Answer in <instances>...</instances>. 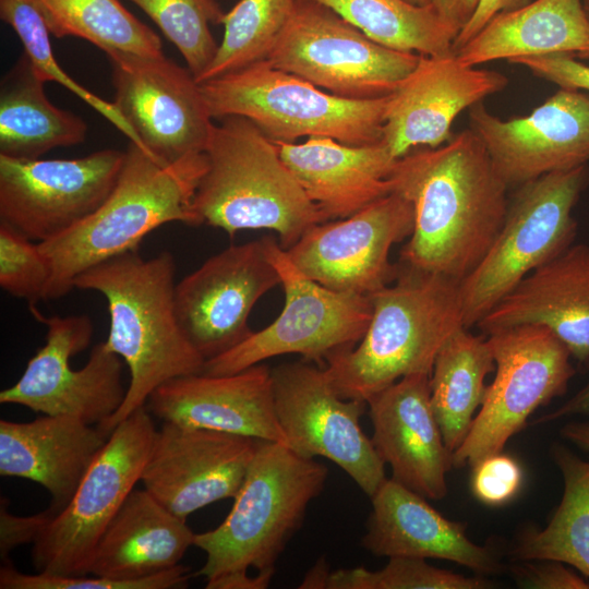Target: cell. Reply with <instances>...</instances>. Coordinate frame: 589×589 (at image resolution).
I'll use <instances>...</instances> for the list:
<instances>
[{"label":"cell","instance_id":"1","mask_svg":"<svg viewBox=\"0 0 589 589\" xmlns=\"http://www.w3.org/2000/svg\"><path fill=\"white\" fill-rule=\"evenodd\" d=\"M393 190L413 207L400 264L461 281L484 257L508 209V185L483 143L464 130L436 147L398 158Z\"/></svg>","mask_w":589,"mask_h":589},{"label":"cell","instance_id":"2","mask_svg":"<svg viewBox=\"0 0 589 589\" xmlns=\"http://www.w3.org/2000/svg\"><path fill=\"white\" fill-rule=\"evenodd\" d=\"M176 264L169 251L143 259L137 250L104 261L73 281L81 290L101 293L108 304L105 344L130 371L121 407L96 426L107 436L151 394L175 377L201 373L205 359L183 333L175 306Z\"/></svg>","mask_w":589,"mask_h":589},{"label":"cell","instance_id":"3","mask_svg":"<svg viewBox=\"0 0 589 589\" xmlns=\"http://www.w3.org/2000/svg\"><path fill=\"white\" fill-rule=\"evenodd\" d=\"M206 167L204 153L167 164L130 141L104 203L71 229L38 242L51 269L44 300L67 296L80 274L137 250L149 232L165 224L200 226L193 199Z\"/></svg>","mask_w":589,"mask_h":589},{"label":"cell","instance_id":"4","mask_svg":"<svg viewBox=\"0 0 589 589\" xmlns=\"http://www.w3.org/2000/svg\"><path fill=\"white\" fill-rule=\"evenodd\" d=\"M394 281L369 296L372 316L358 345L326 362L344 398L366 401L404 376L431 375L441 348L465 327L460 281L402 264Z\"/></svg>","mask_w":589,"mask_h":589},{"label":"cell","instance_id":"5","mask_svg":"<svg viewBox=\"0 0 589 589\" xmlns=\"http://www.w3.org/2000/svg\"><path fill=\"white\" fill-rule=\"evenodd\" d=\"M204 154L207 167L193 199L201 225L230 237L239 230L268 229L288 250L311 227L327 221L284 163L278 145L251 120L218 119Z\"/></svg>","mask_w":589,"mask_h":589},{"label":"cell","instance_id":"6","mask_svg":"<svg viewBox=\"0 0 589 589\" xmlns=\"http://www.w3.org/2000/svg\"><path fill=\"white\" fill-rule=\"evenodd\" d=\"M327 477V467L314 458L261 440L228 516L215 529L195 533L194 545L206 554L197 575L209 580L249 568L276 570Z\"/></svg>","mask_w":589,"mask_h":589},{"label":"cell","instance_id":"7","mask_svg":"<svg viewBox=\"0 0 589 589\" xmlns=\"http://www.w3.org/2000/svg\"><path fill=\"white\" fill-rule=\"evenodd\" d=\"M200 85L213 120L244 117L274 143L321 136L369 145L383 139L388 96L339 97L266 59Z\"/></svg>","mask_w":589,"mask_h":589},{"label":"cell","instance_id":"8","mask_svg":"<svg viewBox=\"0 0 589 589\" xmlns=\"http://www.w3.org/2000/svg\"><path fill=\"white\" fill-rule=\"evenodd\" d=\"M588 183L585 165L518 187L491 248L459 283L465 327L477 325L527 275L573 244V209Z\"/></svg>","mask_w":589,"mask_h":589},{"label":"cell","instance_id":"9","mask_svg":"<svg viewBox=\"0 0 589 589\" xmlns=\"http://www.w3.org/2000/svg\"><path fill=\"white\" fill-rule=\"evenodd\" d=\"M265 238L267 255L284 289V308L267 327L206 360L201 373L231 374L287 353H298L306 362L326 363L352 349L366 332L372 316L369 296L320 285L291 262L274 237Z\"/></svg>","mask_w":589,"mask_h":589},{"label":"cell","instance_id":"10","mask_svg":"<svg viewBox=\"0 0 589 589\" xmlns=\"http://www.w3.org/2000/svg\"><path fill=\"white\" fill-rule=\"evenodd\" d=\"M156 431L144 406L110 432L71 500L51 515L35 541L32 558L37 572L88 575L101 534L141 481Z\"/></svg>","mask_w":589,"mask_h":589},{"label":"cell","instance_id":"11","mask_svg":"<svg viewBox=\"0 0 589 589\" xmlns=\"http://www.w3.org/2000/svg\"><path fill=\"white\" fill-rule=\"evenodd\" d=\"M419 58L373 41L320 3L297 0L266 60L333 95L371 99L390 95Z\"/></svg>","mask_w":589,"mask_h":589},{"label":"cell","instance_id":"12","mask_svg":"<svg viewBox=\"0 0 589 589\" xmlns=\"http://www.w3.org/2000/svg\"><path fill=\"white\" fill-rule=\"evenodd\" d=\"M486 337L495 376L467 437L453 453V467H472L503 452L538 407L566 392L576 372L567 347L544 326L518 325Z\"/></svg>","mask_w":589,"mask_h":589},{"label":"cell","instance_id":"13","mask_svg":"<svg viewBox=\"0 0 589 589\" xmlns=\"http://www.w3.org/2000/svg\"><path fill=\"white\" fill-rule=\"evenodd\" d=\"M29 311L46 326V342L29 359L20 380L0 392V402L48 416H69L88 424L110 418L127 395L123 360L101 341L93 347L83 368L72 370L71 357L92 341V320L87 315L47 317L35 305H29Z\"/></svg>","mask_w":589,"mask_h":589},{"label":"cell","instance_id":"14","mask_svg":"<svg viewBox=\"0 0 589 589\" xmlns=\"http://www.w3.org/2000/svg\"><path fill=\"white\" fill-rule=\"evenodd\" d=\"M272 385L288 447L303 457L329 459L372 497L387 478L385 464L360 425L366 401L339 396L325 369L306 361L273 368Z\"/></svg>","mask_w":589,"mask_h":589},{"label":"cell","instance_id":"15","mask_svg":"<svg viewBox=\"0 0 589 589\" xmlns=\"http://www.w3.org/2000/svg\"><path fill=\"white\" fill-rule=\"evenodd\" d=\"M113 105L133 130L137 145L172 164L204 153L213 118L201 85L188 68L163 56L107 55Z\"/></svg>","mask_w":589,"mask_h":589},{"label":"cell","instance_id":"16","mask_svg":"<svg viewBox=\"0 0 589 589\" xmlns=\"http://www.w3.org/2000/svg\"><path fill=\"white\" fill-rule=\"evenodd\" d=\"M123 158L111 148L71 159L0 155V223L38 242L63 233L108 197Z\"/></svg>","mask_w":589,"mask_h":589},{"label":"cell","instance_id":"17","mask_svg":"<svg viewBox=\"0 0 589 589\" xmlns=\"http://www.w3.org/2000/svg\"><path fill=\"white\" fill-rule=\"evenodd\" d=\"M413 224L411 203L393 191L349 217L314 225L286 252L320 285L370 296L395 280L389 252L411 236Z\"/></svg>","mask_w":589,"mask_h":589},{"label":"cell","instance_id":"18","mask_svg":"<svg viewBox=\"0 0 589 589\" xmlns=\"http://www.w3.org/2000/svg\"><path fill=\"white\" fill-rule=\"evenodd\" d=\"M278 285L265 237L230 245L176 284L178 322L206 361L252 334L248 322L253 306Z\"/></svg>","mask_w":589,"mask_h":589},{"label":"cell","instance_id":"19","mask_svg":"<svg viewBox=\"0 0 589 589\" xmlns=\"http://www.w3.org/2000/svg\"><path fill=\"white\" fill-rule=\"evenodd\" d=\"M469 129L509 187L589 161V93L563 88L527 116L503 120L483 103L468 109Z\"/></svg>","mask_w":589,"mask_h":589},{"label":"cell","instance_id":"20","mask_svg":"<svg viewBox=\"0 0 589 589\" xmlns=\"http://www.w3.org/2000/svg\"><path fill=\"white\" fill-rule=\"evenodd\" d=\"M259 438L164 422L141 476L144 489L180 518L235 498Z\"/></svg>","mask_w":589,"mask_h":589},{"label":"cell","instance_id":"21","mask_svg":"<svg viewBox=\"0 0 589 589\" xmlns=\"http://www.w3.org/2000/svg\"><path fill=\"white\" fill-rule=\"evenodd\" d=\"M507 77L461 63L455 53L421 56L388 95L382 141L398 159L417 147L436 148L453 136L457 116L503 91Z\"/></svg>","mask_w":589,"mask_h":589},{"label":"cell","instance_id":"22","mask_svg":"<svg viewBox=\"0 0 589 589\" xmlns=\"http://www.w3.org/2000/svg\"><path fill=\"white\" fill-rule=\"evenodd\" d=\"M146 408L164 422L288 446L275 412L272 369L263 362L231 374L175 377L151 394Z\"/></svg>","mask_w":589,"mask_h":589},{"label":"cell","instance_id":"23","mask_svg":"<svg viewBox=\"0 0 589 589\" xmlns=\"http://www.w3.org/2000/svg\"><path fill=\"white\" fill-rule=\"evenodd\" d=\"M430 374H411L368 400L371 441L392 479L426 500L447 494L453 454L446 447L431 405Z\"/></svg>","mask_w":589,"mask_h":589},{"label":"cell","instance_id":"24","mask_svg":"<svg viewBox=\"0 0 589 589\" xmlns=\"http://www.w3.org/2000/svg\"><path fill=\"white\" fill-rule=\"evenodd\" d=\"M370 498L372 509L361 543L372 554L446 560L481 576L502 570L490 548L467 537L465 522L447 519L425 497L394 479H386Z\"/></svg>","mask_w":589,"mask_h":589},{"label":"cell","instance_id":"25","mask_svg":"<svg viewBox=\"0 0 589 589\" xmlns=\"http://www.w3.org/2000/svg\"><path fill=\"white\" fill-rule=\"evenodd\" d=\"M518 325L549 328L589 362V245L572 244L532 271L477 324L485 335Z\"/></svg>","mask_w":589,"mask_h":589},{"label":"cell","instance_id":"26","mask_svg":"<svg viewBox=\"0 0 589 589\" xmlns=\"http://www.w3.org/2000/svg\"><path fill=\"white\" fill-rule=\"evenodd\" d=\"M280 156L327 220L353 215L392 193L396 163L383 141L347 145L330 137L276 143Z\"/></svg>","mask_w":589,"mask_h":589},{"label":"cell","instance_id":"27","mask_svg":"<svg viewBox=\"0 0 589 589\" xmlns=\"http://www.w3.org/2000/svg\"><path fill=\"white\" fill-rule=\"evenodd\" d=\"M97 426L69 416L0 420V474L34 481L52 496L53 514L75 493L107 442Z\"/></svg>","mask_w":589,"mask_h":589},{"label":"cell","instance_id":"28","mask_svg":"<svg viewBox=\"0 0 589 589\" xmlns=\"http://www.w3.org/2000/svg\"><path fill=\"white\" fill-rule=\"evenodd\" d=\"M195 533L145 489L133 490L101 534L88 575L140 580L179 565Z\"/></svg>","mask_w":589,"mask_h":589},{"label":"cell","instance_id":"29","mask_svg":"<svg viewBox=\"0 0 589 589\" xmlns=\"http://www.w3.org/2000/svg\"><path fill=\"white\" fill-rule=\"evenodd\" d=\"M552 53L589 59V19L581 0H534L501 11L455 55L477 67Z\"/></svg>","mask_w":589,"mask_h":589},{"label":"cell","instance_id":"30","mask_svg":"<svg viewBox=\"0 0 589 589\" xmlns=\"http://www.w3.org/2000/svg\"><path fill=\"white\" fill-rule=\"evenodd\" d=\"M23 52L0 86V155L35 159L45 153L83 143L86 122L56 107Z\"/></svg>","mask_w":589,"mask_h":589},{"label":"cell","instance_id":"31","mask_svg":"<svg viewBox=\"0 0 589 589\" xmlns=\"http://www.w3.org/2000/svg\"><path fill=\"white\" fill-rule=\"evenodd\" d=\"M494 370L488 337L473 335L467 327L454 333L438 351L430 377L431 405L452 454L467 437L485 396V377Z\"/></svg>","mask_w":589,"mask_h":589},{"label":"cell","instance_id":"32","mask_svg":"<svg viewBox=\"0 0 589 589\" xmlns=\"http://www.w3.org/2000/svg\"><path fill=\"white\" fill-rule=\"evenodd\" d=\"M552 457L564 482L563 496L543 529L530 527L513 550L517 561H558L589 578V461L561 444Z\"/></svg>","mask_w":589,"mask_h":589},{"label":"cell","instance_id":"33","mask_svg":"<svg viewBox=\"0 0 589 589\" xmlns=\"http://www.w3.org/2000/svg\"><path fill=\"white\" fill-rule=\"evenodd\" d=\"M320 3L373 41L421 56L454 53L458 35L434 7L408 0H305Z\"/></svg>","mask_w":589,"mask_h":589},{"label":"cell","instance_id":"34","mask_svg":"<svg viewBox=\"0 0 589 589\" xmlns=\"http://www.w3.org/2000/svg\"><path fill=\"white\" fill-rule=\"evenodd\" d=\"M55 37L74 36L106 55L163 56L160 37L119 0H35Z\"/></svg>","mask_w":589,"mask_h":589},{"label":"cell","instance_id":"35","mask_svg":"<svg viewBox=\"0 0 589 589\" xmlns=\"http://www.w3.org/2000/svg\"><path fill=\"white\" fill-rule=\"evenodd\" d=\"M297 0H239L225 13L224 36L197 83L267 59L286 27Z\"/></svg>","mask_w":589,"mask_h":589},{"label":"cell","instance_id":"36","mask_svg":"<svg viewBox=\"0 0 589 589\" xmlns=\"http://www.w3.org/2000/svg\"><path fill=\"white\" fill-rule=\"evenodd\" d=\"M0 17L19 36L24 53L43 82H56L94 108L110 121L129 141L137 144L136 135L123 117L109 103L70 77L56 61L49 39V29L35 0H0Z\"/></svg>","mask_w":589,"mask_h":589},{"label":"cell","instance_id":"37","mask_svg":"<svg viewBox=\"0 0 589 589\" xmlns=\"http://www.w3.org/2000/svg\"><path fill=\"white\" fill-rule=\"evenodd\" d=\"M141 8L182 55L195 80L215 57L211 25L225 13L215 0H129Z\"/></svg>","mask_w":589,"mask_h":589},{"label":"cell","instance_id":"38","mask_svg":"<svg viewBox=\"0 0 589 589\" xmlns=\"http://www.w3.org/2000/svg\"><path fill=\"white\" fill-rule=\"evenodd\" d=\"M378 570L364 567L330 573L327 589H486L493 582L485 576L467 577L409 556L388 557Z\"/></svg>","mask_w":589,"mask_h":589},{"label":"cell","instance_id":"39","mask_svg":"<svg viewBox=\"0 0 589 589\" xmlns=\"http://www.w3.org/2000/svg\"><path fill=\"white\" fill-rule=\"evenodd\" d=\"M0 223V286L29 305L44 300L51 276L49 262L38 242Z\"/></svg>","mask_w":589,"mask_h":589},{"label":"cell","instance_id":"40","mask_svg":"<svg viewBox=\"0 0 589 589\" xmlns=\"http://www.w3.org/2000/svg\"><path fill=\"white\" fill-rule=\"evenodd\" d=\"M189 567L173 568L140 580H120L98 576H62L38 572L24 574L8 563L0 568L1 589H172L184 588L191 577Z\"/></svg>","mask_w":589,"mask_h":589},{"label":"cell","instance_id":"41","mask_svg":"<svg viewBox=\"0 0 589 589\" xmlns=\"http://www.w3.org/2000/svg\"><path fill=\"white\" fill-rule=\"evenodd\" d=\"M472 468V494L485 505L502 506L521 488L524 471L520 465L503 452L482 458Z\"/></svg>","mask_w":589,"mask_h":589},{"label":"cell","instance_id":"42","mask_svg":"<svg viewBox=\"0 0 589 589\" xmlns=\"http://www.w3.org/2000/svg\"><path fill=\"white\" fill-rule=\"evenodd\" d=\"M558 87L589 92V65L564 53L521 57L509 61Z\"/></svg>","mask_w":589,"mask_h":589},{"label":"cell","instance_id":"43","mask_svg":"<svg viewBox=\"0 0 589 589\" xmlns=\"http://www.w3.org/2000/svg\"><path fill=\"white\" fill-rule=\"evenodd\" d=\"M518 587L529 589H589V581L558 561H521L510 568Z\"/></svg>","mask_w":589,"mask_h":589},{"label":"cell","instance_id":"44","mask_svg":"<svg viewBox=\"0 0 589 589\" xmlns=\"http://www.w3.org/2000/svg\"><path fill=\"white\" fill-rule=\"evenodd\" d=\"M5 500L0 506V554L5 561L9 553L21 544L35 543L51 515L49 508L31 516H16L8 510Z\"/></svg>","mask_w":589,"mask_h":589},{"label":"cell","instance_id":"45","mask_svg":"<svg viewBox=\"0 0 589 589\" xmlns=\"http://www.w3.org/2000/svg\"><path fill=\"white\" fill-rule=\"evenodd\" d=\"M526 3L528 2L525 0H480L474 14L459 32L453 44L454 53L474 37L495 14Z\"/></svg>","mask_w":589,"mask_h":589},{"label":"cell","instance_id":"46","mask_svg":"<svg viewBox=\"0 0 589 589\" xmlns=\"http://www.w3.org/2000/svg\"><path fill=\"white\" fill-rule=\"evenodd\" d=\"M275 570L257 572L249 576L248 570L231 572L207 580V589H265L268 587Z\"/></svg>","mask_w":589,"mask_h":589},{"label":"cell","instance_id":"47","mask_svg":"<svg viewBox=\"0 0 589 589\" xmlns=\"http://www.w3.org/2000/svg\"><path fill=\"white\" fill-rule=\"evenodd\" d=\"M479 2L480 0H431L441 17L458 34L474 14Z\"/></svg>","mask_w":589,"mask_h":589},{"label":"cell","instance_id":"48","mask_svg":"<svg viewBox=\"0 0 589 589\" xmlns=\"http://www.w3.org/2000/svg\"><path fill=\"white\" fill-rule=\"evenodd\" d=\"M576 414L589 416V382L565 404L537 419L534 423L551 422Z\"/></svg>","mask_w":589,"mask_h":589},{"label":"cell","instance_id":"49","mask_svg":"<svg viewBox=\"0 0 589 589\" xmlns=\"http://www.w3.org/2000/svg\"><path fill=\"white\" fill-rule=\"evenodd\" d=\"M330 572L324 557H321L304 576L299 588L327 589Z\"/></svg>","mask_w":589,"mask_h":589},{"label":"cell","instance_id":"50","mask_svg":"<svg viewBox=\"0 0 589 589\" xmlns=\"http://www.w3.org/2000/svg\"><path fill=\"white\" fill-rule=\"evenodd\" d=\"M564 438L589 450V421H572L561 429Z\"/></svg>","mask_w":589,"mask_h":589},{"label":"cell","instance_id":"51","mask_svg":"<svg viewBox=\"0 0 589 589\" xmlns=\"http://www.w3.org/2000/svg\"><path fill=\"white\" fill-rule=\"evenodd\" d=\"M408 1L418 5H426L431 3V0H408Z\"/></svg>","mask_w":589,"mask_h":589},{"label":"cell","instance_id":"52","mask_svg":"<svg viewBox=\"0 0 589 589\" xmlns=\"http://www.w3.org/2000/svg\"><path fill=\"white\" fill-rule=\"evenodd\" d=\"M581 3H582V8L585 10V13L587 14V16L589 19V0H581Z\"/></svg>","mask_w":589,"mask_h":589}]
</instances>
